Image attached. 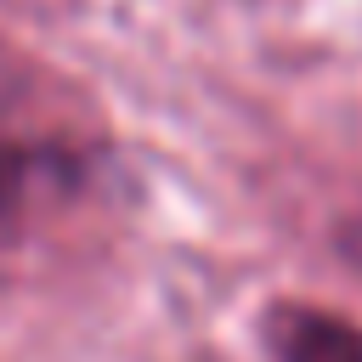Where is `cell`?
Listing matches in <instances>:
<instances>
[{"label":"cell","mask_w":362,"mask_h":362,"mask_svg":"<svg viewBox=\"0 0 362 362\" xmlns=\"http://www.w3.org/2000/svg\"><path fill=\"white\" fill-rule=\"evenodd\" d=\"M107 141L79 96L0 45V266H23L90 209Z\"/></svg>","instance_id":"obj_1"},{"label":"cell","mask_w":362,"mask_h":362,"mask_svg":"<svg viewBox=\"0 0 362 362\" xmlns=\"http://www.w3.org/2000/svg\"><path fill=\"white\" fill-rule=\"evenodd\" d=\"M272 362H362V328L328 305L283 300L266 317Z\"/></svg>","instance_id":"obj_2"},{"label":"cell","mask_w":362,"mask_h":362,"mask_svg":"<svg viewBox=\"0 0 362 362\" xmlns=\"http://www.w3.org/2000/svg\"><path fill=\"white\" fill-rule=\"evenodd\" d=\"M339 249H345V260L362 272V215H356V221H345V232H339Z\"/></svg>","instance_id":"obj_3"}]
</instances>
